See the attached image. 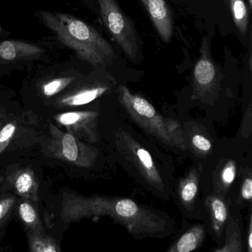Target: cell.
I'll use <instances>...</instances> for the list:
<instances>
[{"mask_svg":"<svg viewBox=\"0 0 252 252\" xmlns=\"http://www.w3.org/2000/svg\"><path fill=\"white\" fill-rule=\"evenodd\" d=\"M45 201L42 218L49 231L60 232L76 221L100 217H110L134 236L159 237L165 231L166 221L157 212L129 198L82 195L64 188Z\"/></svg>","mask_w":252,"mask_h":252,"instance_id":"obj_1","label":"cell"},{"mask_svg":"<svg viewBox=\"0 0 252 252\" xmlns=\"http://www.w3.org/2000/svg\"><path fill=\"white\" fill-rule=\"evenodd\" d=\"M36 14L82 61L98 70L113 64L116 58L113 47L91 25L67 13L40 11Z\"/></svg>","mask_w":252,"mask_h":252,"instance_id":"obj_2","label":"cell"},{"mask_svg":"<svg viewBox=\"0 0 252 252\" xmlns=\"http://www.w3.org/2000/svg\"><path fill=\"white\" fill-rule=\"evenodd\" d=\"M45 121L36 156L44 166L59 168L72 175L95 166L99 154L96 147L63 130L50 119Z\"/></svg>","mask_w":252,"mask_h":252,"instance_id":"obj_3","label":"cell"},{"mask_svg":"<svg viewBox=\"0 0 252 252\" xmlns=\"http://www.w3.org/2000/svg\"><path fill=\"white\" fill-rule=\"evenodd\" d=\"M45 122L23 108L0 125V167L37 156Z\"/></svg>","mask_w":252,"mask_h":252,"instance_id":"obj_4","label":"cell"},{"mask_svg":"<svg viewBox=\"0 0 252 252\" xmlns=\"http://www.w3.org/2000/svg\"><path fill=\"white\" fill-rule=\"evenodd\" d=\"M118 90L119 101L137 125L166 145L186 150L177 122L163 118L150 101L131 92L125 85H120Z\"/></svg>","mask_w":252,"mask_h":252,"instance_id":"obj_5","label":"cell"},{"mask_svg":"<svg viewBox=\"0 0 252 252\" xmlns=\"http://www.w3.org/2000/svg\"><path fill=\"white\" fill-rule=\"evenodd\" d=\"M43 166L35 156L0 167V193H13L42 208L41 200L45 195Z\"/></svg>","mask_w":252,"mask_h":252,"instance_id":"obj_6","label":"cell"},{"mask_svg":"<svg viewBox=\"0 0 252 252\" xmlns=\"http://www.w3.org/2000/svg\"><path fill=\"white\" fill-rule=\"evenodd\" d=\"M114 85V79L105 71L81 78L55 98L47 118L57 112L82 108L91 104L111 91Z\"/></svg>","mask_w":252,"mask_h":252,"instance_id":"obj_7","label":"cell"},{"mask_svg":"<svg viewBox=\"0 0 252 252\" xmlns=\"http://www.w3.org/2000/svg\"><path fill=\"white\" fill-rule=\"evenodd\" d=\"M104 27L132 62L140 60L141 42L135 26L121 9L116 0H97Z\"/></svg>","mask_w":252,"mask_h":252,"instance_id":"obj_8","label":"cell"},{"mask_svg":"<svg viewBox=\"0 0 252 252\" xmlns=\"http://www.w3.org/2000/svg\"><path fill=\"white\" fill-rule=\"evenodd\" d=\"M116 146L125 160L133 166L147 185L158 194L164 195L166 186L150 153L124 129L117 132Z\"/></svg>","mask_w":252,"mask_h":252,"instance_id":"obj_9","label":"cell"},{"mask_svg":"<svg viewBox=\"0 0 252 252\" xmlns=\"http://www.w3.org/2000/svg\"><path fill=\"white\" fill-rule=\"evenodd\" d=\"M99 113L95 110L74 109L57 112L47 119L59 127L73 134L79 139L89 144L98 142V121Z\"/></svg>","mask_w":252,"mask_h":252,"instance_id":"obj_10","label":"cell"},{"mask_svg":"<svg viewBox=\"0 0 252 252\" xmlns=\"http://www.w3.org/2000/svg\"><path fill=\"white\" fill-rule=\"evenodd\" d=\"M200 58L193 70V85L195 95L200 98L212 96L219 88L221 73L212 57L207 37L202 40Z\"/></svg>","mask_w":252,"mask_h":252,"instance_id":"obj_11","label":"cell"},{"mask_svg":"<svg viewBox=\"0 0 252 252\" xmlns=\"http://www.w3.org/2000/svg\"><path fill=\"white\" fill-rule=\"evenodd\" d=\"M141 2L162 40L169 43L173 35V20L166 0H141Z\"/></svg>","mask_w":252,"mask_h":252,"instance_id":"obj_12","label":"cell"},{"mask_svg":"<svg viewBox=\"0 0 252 252\" xmlns=\"http://www.w3.org/2000/svg\"><path fill=\"white\" fill-rule=\"evenodd\" d=\"M42 208L30 200L18 197L14 209V218L23 226L25 232H45L48 230L42 218Z\"/></svg>","mask_w":252,"mask_h":252,"instance_id":"obj_13","label":"cell"},{"mask_svg":"<svg viewBox=\"0 0 252 252\" xmlns=\"http://www.w3.org/2000/svg\"><path fill=\"white\" fill-rule=\"evenodd\" d=\"M43 50L37 45L21 40L0 42V59L7 62L33 60L40 57Z\"/></svg>","mask_w":252,"mask_h":252,"instance_id":"obj_14","label":"cell"},{"mask_svg":"<svg viewBox=\"0 0 252 252\" xmlns=\"http://www.w3.org/2000/svg\"><path fill=\"white\" fill-rule=\"evenodd\" d=\"M206 237V228L202 225H193L184 232L168 249L169 252H190L198 249Z\"/></svg>","mask_w":252,"mask_h":252,"instance_id":"obj_15","label":"cell"},{"mask_svg":"<svg viewBox=\"0 0 252 252\" xmlns=\"http://www.w3.org/2000/svg\"><path fill=\"white\" fill-rule=\"evenodd\" d=\"M200 172L198 169H191L187 176L180 181L178 195L181 204L187 208H191L198 194Z\"/></svg>","mask_w":252,"mask_h":252,"instance_id":"obj_16","label":"cell"},{"mask_svg":"<svg viewBox=\"0 0 252 252\" xmlns=\"http://www.w3.org/2000/svg\"><path fill=\"white\" fill-rule=\"evenodd\" d=\"M29 250L31 252H62L59 238L49 231L36 233L26 231Z\"/></svg>","mask_w":252,"mask_h":252,"instance_id":"obj_17","label":"cell"},{"mask_svg":"<svg viewBox=\"0 0 252 252\" xmlns=\"http://www.w3.org/2000/svg\"><path fill=\"white\" fill-rule=\"evenodd\" d=\"M206 206L210 215L214 231L217 236L220 237L228 220V206L225 201L218 196L208 197L206 198Z\"/></svg>","mask_w":252,"mask_h":252,"instance_id":"obj_18","label":"cell"},{"mask_svg":"<svg viewBox=\"0 0 252 252\" xmlns=\"http://www.w3.org/2000/svg\"><path fill=\"white\" fill-rule=\"evenodd\" d=\"M17 199L18 197L13 193H0V244L5 237L10 222L14 218Z\"/></svg>","mask_w":252,"mask_h":252,"instance_id":"obj_19","label":"cell"},{"mask_svg":"<svg viewBox=\"0 0 252 252\" xmlns=\"http://www.w3.org/2000/svg\"><path fill=\"white\" fill-rule=\"evenodd\" d=\"M234 25L243 36L249 29V11L244 0H228Z\"/></svg>","mask_w":252,"mask_h":252,"instance_id":"obj_20","label":"cell"},{"mask_svg":"<svg viewBox=\"0 0 252 252\" xmlns=\"http://www.w3.org/2000/svg\"><path fill=\"white\" fill-rule=\"evenodd\" d=\"M243 251L241 233L237 224L232 222V225L228 226L226 229V237L225 244L222 247L214 250L215 252H241Z\"/></svg>","mask_w":252,"mask_h":252,"instance_id":"obj_21","label":"cell"},{"mask_svg":"<svg viewBox=\"0 0 252 252\" xmlns=\"http://www.w3.org/2000/svg\"><path fill=\"white\" fill-rule=\"evenodd\" d=\"M237 176V166L232 160H228L221 168L218 175V181L221 188L228 190L231 184L235 181Z\"/></svg>","mask_w":252,"mask_h":252,"instance_id":"obj_22","label":"cell"},{"mask_svg":"<svg viewBox=\"0 0 252 252\" xmlns=\"http://www.w3.org/2000/svg\"><path fill=\"white\" fill-rule=\"evenodd\" d=\"M190 145L200 156H206L212 149V143L209 138L201 133H195L190 137Z\"/></svg>","mask_w":252,"mask_h":252,"instance_id":"obj_23","label":"cell"},{"mask_svg":"<svg viewBox=\"0 0 252 252\" xmlns=\"http://www.w3.org/2000/svg\"><path fill=\"white\" fill-rule=\"evenodd\" d=\"M23 108V106L0 97V125Z\"/></svg>","mask_w":252,"mask_h":252,"instance_id":"obj_24","label":"cell"},{"mask_svg":"<svg viewBox=\"0 0 252 252\" xmlns=\"http://www.w3.org/2000/svg\"><path fill=\"white\" fill-rule=\"evenodd\" d=\"M241 200L244 201H251L252 197V179L250 175L246 177L243 180L240 189Z\"/></svg>","mask_w":252,"mask_h":252,"instance_id":"obj_25","label":"cell"},{"mask_svg":"<svg viewBox=\"0 0 252 252\" xmlns=\"http://www.w3.org/2000/svg\"><path fill=\"white\" fill-rule=\"evenodd\" d=\"M247 250L249 252H252V218L249 219V231L247 234Z\"/></svg>","mask_w":252,"mask_h":252,"instance_id":"obj_26","label":"cell"},{"mask_svg":"<svg viewBox=\"0 0 252 252\" xmlns=\"http://www.w3.org/2000/svg\"><path fill=\"white\" fill-rule=\"evenodd\" d=\"M248 2H249V9L252 10V0H248Z\"/></svg>","mask_w":252,"mask_h":252,"instance_id":"obj_27","label":"cell"},{"mask_svg":"<svg viewBox=\"0 0 252 252\" xmlns=\"http://www.w3.org/2000/svg\"><path fill=\"white\" fill-rule=\"evenodd\" d=\"M252 56H250V57H249V68H250V70H252Z\"/></svg>","mask_w":252,"mask_h":252,"instance_id":"obj_28","label":"cell"},{"mask_svg":"<svg viewBox=\"0 0 252 252\" xmlns=\"http://www.w3.org/2000/svg\"><path fill=\"white\" fill-rule=\"evenodd\" d=\"M0 32H1V29H0Z\"/></svg>","mask_w":252,"mask_h":252,"instance_id":"obj_29","label":"cell"},{"mask_svg":"<svg viewBox=\"0 0 252 252\" xmlns=\"http://www.w3.org/2000/svg\"><path fill=\"white\" fill-rule=\"evenodd\" d=\"M225 1H226V0H225Z\"/></svg>","mask_w":252,"mask_h":252,"instance_id":"obj_30","label":"cell"}]
</instances>
